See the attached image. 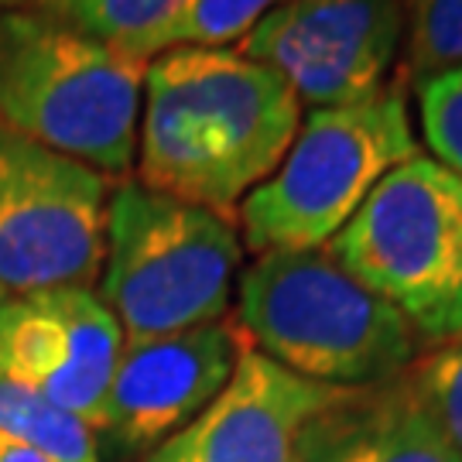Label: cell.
<instances>
[{
    "instance_id": "6da1fadb",
    "label": "cell",
    "mask_w": 462,
    "mask_h": 462,
    "mask_svg": "<svg viewBox=\"0 0 462 462\" xmlns=\"http://www.w3.org/2000/svg\"><path fill=\"white\" fill-rule=\"evenodd\" d=\"M298 127L301 103L261 62L236 49L162 51L144 72L134 182L233 219Z\"/></svg>"
},
{
    "instance_id": "7a4b0ae2",
    "label": "cell",
    "mask_w": 462,
    "mask_h": 462,
    "mask_svg": "<svg viewBox=\"0 0 462 462\" xmlns=\"http://www.w3.org/2000/svg\"><path fill=\"white\" fill-rule=\"evenodd\" d=\"M236 329L288 374L364 391L408 374L421 339L326 247L261 254L236 281Z\"/></svg>"
},
{
    "instance_id": "3957f363",
    "label": "cell",
    "mask_w": 462,
    "mask_h": 462,
    "mask_svg": "<svg viewBox=\"0 0 462 462\" xmlns=\"http://www.w3.org/2000/svg\"><path fill=\"white\" fill-rule=\"evenodd\" d=\"M144 72L49 7L0 11V120L106 179L137 158Z\"/></svg>"
},
{
    "instance_id": "277c9868",
    "label": "cell",
    "mask_w": 462,
    "mask_h": 462,
    "mask_svg": "<svg viewBox=\"0 0 462 462\" xmlns=\"http://www.w3.org/2000/svg\"><path fill=\"white\" fill-rule=\"evenodd\" d=\"M240 264L244 240L233 219L134 179L114 185L97 295L124 343L226 319Z\"/></svg>"
},
{
    "instance_id": "5b68a950",
    "label": "cell",
    "mask_w": 462,
    "mask_h": 462,
    "mask_svg": "<svg viewBox=\"0 0 462 462\" xmlns=\"http://www.w3.org/2000/svg\"><path fill=\"white\" fill-rule=\"evenodd\" d=\"M418 154L404 89L356 106L312 110L271 179L236 209L250 254L319 250L360 213L366 196Z\"/></svg>"
},
{
    "instance_id": "8992f818",
    "label": "cell",
    "mask_w": 462,
    "mask_h": 462,
    "mask_svg": "<svg viewBox=\"0 0 462 462\" xmlns=\"http://www.w3.org/2000/svg\"><path fill=\"white\" fill-rule=\"evenodd\" d=\"M326 250L425 346L462 336V179L435 158L397 165Z\"/></svg>"
},
{
    "instance_id": "52a82bcc",
    "label": "cell",
    "mask_w": 462,
    "mask_h": 462,
    "mask_svg": "<svg viewBox=\"0 0 462 462\" xmlns=\"http://www.w3.org/2000/svg\"><path fill=\"white\" fill-rule=\"evenodd\" d=\"M114 179L0 120V291L93 288Z\"/></svg>"
},
{
    "instance_id": "ba28073f",
    "label": "cell",
    "mask_w": 462,
    "mask_h": 462,
    "mask_svg": "<svg viewBox=\"0 0 462 462\" xmlns=\"http://www.w3.org/2000/svg\"><path fill=\"white\" fill-rule=\"evenodd\" d=\"M404 45L401 0H284L240 42L312 110L356 106L391 89Z\"/></svg>"
},
{
    "instance_id": "9c48e42d",
    "label": "cell",
    "mask_w": 462,
    "mask_h": 462,
    "mask_svg": "<svg viewBox=\"0 0 462 462\" xmlns=\"http://www.w3.org/2000/svg\"><path fill=\"white\" fill-rule=\"evenodd\" d=\"M244 353L247 339L233 319L124 343L97 435L114 456L144 462L223 394Z\"/></svg>"
},
{
    "instance_id": "30bf717a",
    "label": "cell",
    "mask_w": 462,
    "mask_h": 462,
    "mask_svg": "<svg viewBox=\"0 0 462 462\" xmlns=\"http://www.w3.org/2000/svg\"><path fill=\"white\" fill-rule=\"evenodd\" d=\"M124 329L93 288H49L0 301V374L62 411L103 425Z\"/></svg>"
},
{
    "instance_id": "8fae6325",
    "label": "cell",
    "mask_w": 462,
    "mask_h": 462,
    "mask_svg": "<svg viewBox=\"0 0 462 462\" xmlns=\"http://www.w3.org/2000/svg\"><path fill=\"white\" fill-rule=\"evenodd\" d=\"M336 394L247 346L223 394L144 462H298L301 431Z\"/></svg>"
},
{
    "instance_id": "7c38bea8",
    "label": "cell",
    "mask_w": 462,
    "mask_h": 462,
    "mask_svg": "<svg viewBox=\"0 0 462 462\" xmlns=\"http://www.w3.org/2000/svg\"><path fill=\"white\" fill-rule=\"evenodd\" d=\"M298 462H462L408 374L339 391L305 425Z\"/></svg>"
},
{
    "instance_id": "4fadbf2b",
    "label": "cell",
    "mask_w": 462,
    "mask_h": 462,
    "mask_svg": "<svg viewBox=\"0 0 462 462\" xmlns=\"http://www.w3.org/2000/svg\"><path fill=\"white\" fill-rule=\"evenodd\" d=\"M189 0H49L51 14L131 59L151 62L168 45V34Z\"/></svg>"
},
{
    "instance_id": "5bb4252c",
    "label": "cell",
    "mask_w": 462,
    "mask_h": 462,
    "mask_svg": "<svg viewBox=\"0 0 462 462\" xmlns=\"http://www.w3.org/2000/svg\"><path fill=\"white\" fill-rule=\"evenodd\" d=\"M0 431L55 462H103L97 431L45 394L0 374Z\"/></svg>"
},
{
    "instance_id": "9a60e30c",
    "label": "cell",
    "mask_w": 462,
    "mask_h": 462,
    "mask_svg": "<svg viewBox=\"0 0 462 462\" xmlns=\"http://www.w3.org/2000/svg\"><path fill=\"white\" fill-rule=\"evenodd\" d=\"M408 83H431L462 69V0H401Z\"/></svg>"
},
{
    "instance_id": "2e32d148",
    "label": "cell",
    "mask_w": 462,
    "mask_h": 462,
    "mask_svg": "<svg viewBox=\"0 0 462 462\" xmlns=\"http://www.w3.org/2000/svg\"><path fill=\"white\" fill-rule=\"evenodd\" d=\"M284 0H189L168 34L171 49H230L240 45Z\"/></svg>"
},
{
    "instance_id": "e0dca14e",
    "label": "cell",
    "mask_w": 462,
    "mask_h": 462,
    "mask_svg": "<svg viewBox=\"0 0 462 462\" xmlns=\"http://www.w3.org/2000/svg\"><path fill=\"white\" fill-rule=\"evenodd\" d=\"M408 377L448 435V442L462 452V336L421 353Z\"/></svg>"
},
{
    "instance_id": "ac0fdd59",
    "label": "cell",
    "mask_w": 462,
    "mask_h": 462,
    "mask_svg": "<svg viewBox=\"0 0 462 462\" xmlns=\"http://www.w3.org/2000/svg\"><path fill=\"white\" fill-rule=\"evenodd\" d=\"M421 134L435 162L462 179V69L418 86Z\"/></svg>"
},
{
    "instance_id": "d6986e66",
    "label": "cell",
    "mask_w": 462,
    "mask_h": 462,
    "mask_svg": "<svg viewBox=\"0 0 462 462\" xmlns=\"http://www.w3.org/2000/svg\"><path fill=\"white\" fill-rule=\"evenodd\" d=\"M0 462H55V459L34 452L32 446H24V442H17V439L0 431Z\"/></svg>"
},
{
    "instance_id": "ffe728a7",
    "label": "cell",
    "mask_w": 462,
    "mask_h": 462,
    "mask_svg": "<svg viewBox=\"0 0 462 462\" xmlns=\"http://www.w3.org/2000/svg\"><path fill=\"white\" fill-rule=\"evenodd\" d=\"M28 0H0V11H11V7H24Z\"/></svg>"
},
{
    "instance_id": "44dd1931",
    "label": "cell",
    "mask_w": 462,
    "mask_h": 462,
    "mask_svg": "<svg viewBox=\"0 0 462 462\" xmlns=\"http://www.w3.org/2000/svg\"><path fill=\"white\" fill-rule=\"evenodd\" d=\"M0 301H4V291H0Z\"/></svg>"
}]
</instances>
